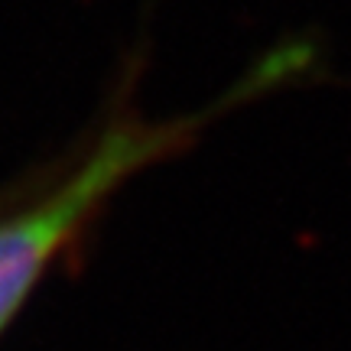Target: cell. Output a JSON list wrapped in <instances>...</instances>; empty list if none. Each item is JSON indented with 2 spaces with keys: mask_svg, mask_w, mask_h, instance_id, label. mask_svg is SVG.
I'll use <instances>...</instances> for the list:
<instances>
[{
  "mask_svg": "<svg viewBox=\"0 0 351 351\" xmlns=\"http://www.w3.org/2000/svg\"><path fill=\"white\" fill-rule=\"evenodd\" d=\"M20 192H23V186L3 189V192H0V208H3V205H7V202H13V199H16V195H20Z\"/></svg>",
  "mask_w": 351,
  "mask_h": 351,
  "instance_id": "2",
  "label": "cell"
},
{
  "mask_svg": "<svg viewBox=\"0 0 351 351\" xmlns=\"http://www.w3.org/2000/svg\"><path fill=\"white\" fill-rule=\"evenodd\" d=\"M296 62L300 52H280L208 111L163 121L124 114L104 127L65 173L52 176V182L29 179L23 192L0 208V335L46 280L52 263L62 261L78 238L91 231L130 179L186 150L215 117L231 108V101L263 95L270 85L289 78Z\"/></svg>",
  "mask_w": 351,
  "mask_h": 351,
  "instance_id": "1",
  "label": "cell"
}]
</instances>
